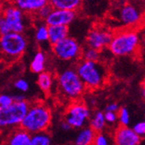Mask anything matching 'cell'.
Masks as SVG:
<instances>
[{"label":"cell","mask_w":145,"mask_h":145,"mask_svg":"<svg viewBox=\"0 0 145 145\" xmlns=\"http://www.w3.org/2000/svg\"><path fill=\"white\" fill-rule=\"evenodd\" d=\"M52 110L45 104L36 102L30 104L20 127L30 135L46 132L52 122Z\"/></svg>","instance_id":"1"},{"label":"cell","mask_w":145,"mask_h":145,"mask_svg":"<svg viewBox=\"0 0 145 145\" xmlns=\"http://www.w3.org/2000/svg\"><path fill=\"white\" fill-rule=\"evenodd\" d=\"M75 70L85 88L97 89L102 86L106 79L107 72L102 64L93 61L80 60Z\"/></svg>","instance_id":"2"},{"label":"cell","mask_w":145,"mask_h":145,"mask_svg":"<svg viewBox=\"0 0 145 145\" xmlns=\"http://www.w3.org/2000/svg\"><path fill=\"white\" fill-rule=\"evenodd\" d=\"M57 86L63 95L70 99L80 97L85 89L75 68H67L60 72L57 75Z\"/></svg>","instance_id":"3"},{"label":"cell","mask_w":145,"mask_h":145,"mask_svg":"<svg viewBox=\"0 0 145 145\" xmlns=\"http://www.w3.org/2000/svg\"><path fill=\"white\" fill-rule=\"evenodd\" d=\"M27 47V40L23 34L11 32L0 36V50L6 59H17Z\"/></svg>","instance_id":"4"},{"label":"cell","mask_w":145,"mask_h":145,"mask_svg":"<svg viewBox=\"0 0 145 145\" xmlns=\"http://www.w3.org/2000/svg\"><path fill=\"white\" fill-rule=\"evenodd\" d=\"M30 104L28 101L13 102L7 107H0V128L20 127L28 111Z\"/></svg>","instance_id":"5"},{"label":"cell","mask_w":145,"mask_h":145,"mask_svg":"<svg viewBox=\"0 0 145 145\" xmlns=\"http://www.w3.org/2000/svg\"><path fill=\"white\" fill-rule=\"evenodd\" d=\"M139 38L133 31H124L113 35L109 45L111 52L115 56H127L132 54L138 46Z\"/></svg>","instance_id":"6"},{"label":"cell","mask_w":145,"mask_h":145,"mask_svg":"<svg viewBox=\"0 0 145 145\" xmlns=\"http://www.w3.org/2000/svg\"><path fill=\"white\" fill-rule=\"evenodd\" d=\"M54 55L62 61H74L82 57V49L80 43L72 37H67L52 46Z\"/></svg>","instance_id":"7"},{"label":"cell","mask_w":145,"mask_h":145,"mask_svg":"<svg viewBox=\"0 0 145 145\" xmlns=\"http://www.w3.org/2000/svg\"><path fill=\"white\" fill-rule=\"evenodd\" d=\"M90 116L89 109L83 103L72 104L65 115V121H67L72 128H82Z\"/></svg>","instance_id":"8"},{"label":"cell","mask_w":145,"mask_h":145,"mask_svg":"<svg viewBox=\"0 0 145 145\" xmlns=\"http://www.w3.org/2000/svg\"><path fill=\"white\" fill-rule=\"evenodd\" d=\"M2 15L8 24L11 32L23 34L26 28L24 12L14 4H10L4 7Z\"/></svg>","instance_id":"9"},{"label":"cell","mask_w":145,"mask_h":145,"mask_svg":"<svg viewBox=\"0 0 145 145\" xmlns=\"http://www.w3.org/2000/svg\"><path fill=\"white\" fill-rule=\"evenodd\" d=\"M112 38L113 35L111 32L99 28H94L87 35V46L100 52V50L110 45Z\"/></svg>","instance_id":"10"},{"label":"cell","mask_w":145,"mask_h":145,"mask_svg":"<svg viewBox=\"0 0 145 145\" xmlns=\"http://www.w3.org/2000/svg\"><path fill=\"white\" fill-rule=\"evenodd\" d=\"M75 18H76V12L54 9L44 21L48 27L50 26L68 27L74 20Z\"/></svg>","instance_id":"11"},{"label":"cell","mask_w":145,"mask_h":145,"mask_svg":"<svg viewBox=\"0 0 145 145\" xmlns=\"http://www.w3.org/2000/svg\"><path fill=\"white\" fill-rule=\"evenodd\" d=\"M114 141L116 145H138L141 142V137L132 128L121 126L115 131Z\"/></svg>","instance_id":"12"},{"label":"cell","mask_w":145,"mask_h":145,"mask_svg":"<svg viewBox=\"0 0 145 145\" xmlns=\"http://www.w3.org/2000/svg\"><path fill=\"white\" fill-rule=\"evenodd\" d=\"M141 12L133 5H125L119 10V19L125 25H134L139 21Z\"/></svg>","instance_id":"13"},{"label":"cell","mask_w":145,"mask_h":145,"mask_svg":"<svg viewBox=\"0 0 145 145\" xmlns=\"http://www.w3.org/2000/svg\"><path fill=\"white\" fill-rule=\"evenodd\" d=\"M48 32L49 43L52 46L68 37L69 28L67 26H50L48 27Z\"/></svg>","instance_id":"14"},{"label":"cell","mask_w":145,"mask_h":145,"mask_svg":"<svg viewBox=\"0 0 145 145\" xmlns=\"http://www.w3.org/2000/svg\"><path fill=\"white\" fill-rule=\"evenodd\" d=\"M30 139L31 135L20 127L9 135L7 145H30Z\"/></svg>","instance_id":"15"},{"label":"cell","mask_w":145,"mask_h":145,"mask_svg":"<svg viewBox=\"0 0 145 145\" xmlns=\"http://www.w3.org/2000/svg\"><path fill=\"white\" fill-rule=\"evenodd\" d=\"M47 3L46 0H17L14 5L23 12L36 13Z\"/></svg>","instance_id":"16"},{"label":"cell","mask_w":145,"mask_h":145,"mask_svg":"<svg viewBox=\"0 0 145 145\" xmlns=\"http://www.w3.org/2000/svg\"><path fill=\"white\" fill-rule=\"evenodd\" d=\"M96 135L97 133L89 127H83L77 134L72 145H93Z\"/></svg>","instance_id":"17"},{"label":"cell","mask_w":145,"mask_h":145,"mask_svg":"<svg viewBox=\"0 0 145 145\" xmlns=\"http://www.w3.org/2000/svg\"><path fill=\"white\" fill-rule=\"evenodd\" d=\"M30 71L34 74H40L46 69V55L43 52H37L33 57L30 63Z\"/></svg>","instance_id":"18"},{"label":"cell","mask_w":145,"mask_h":145,"mask_svg":"<svg viewBox=\"0 0 145 145\" xmlns=\"http://www.w3.org/2000/svg\"><path fill=\"white\" fill-rule=\"evenodd\" d=\"M53 9L63 11H74L75 12L81 5L79 0H52L50 2Z\"/></svg>","instance_id":"19"},{"label":"cell","mask_w":145,"mask_h":145,"mask_svg":"<svg viewBox=\"0 0 145 145\" xmlns=\"http://www.w3.org/2000/svg\"><path fill=\"white\" fill-rule=\"evenodd\" d=\"M53 81H54L53 75L52 72L48 71H44V72H42V74H38L37 85L42 92L49 93L52 88Z\"/></svg>","instance_id":"20"},{"label":"cell","mask_w":145,"mask_h":145,"mask_svg":"<svg viewBox=\"0 0 145 145\" xmlns=\"http://www.w3.org/2000/svg\"><path fill=\"white\" fill-rule=\"evenodd\" d=\"M105 113L102 112H97L94 114L92 119L90 120L89 125L90 128H92L96 133H100L104 129L105 126Z\"/></svg>","instance_id":"21"},{"label":"cell","mask_w":145,"mask_h":145,"mask_svg":"<svg viewBox=\"0 0 145 145\" xmlns=\"http://www.w3.org/2000/svg\"><path fill=\"white\" fill-rule=\"evenodd\" d=\"M52 137L47 132L31 135L30 145H52Z\"/></svg>","instance_id":"22"},{"label":"cell","mask_w":145,"mask_h":145,"mask_svg":"<svg viewBox=\"0 0 145 145\" xmlns=\"http://www.w3.org/2000/svg\"><path fill=\"white\" fill-rule=\"evenodd\" d=\"M82 60H86V61L97 62L100 59V52L97 50L87 47L82 50Z\"/></svg>","instance_id":"23"},{"label":"cell","mask_w":145,"mask_h":145,"mask_svg":"<svg viewBox=\"0 0 145 145\" xmlns=\"http://www.w3.org/2000/svg\"><path fill=\"white\" fill-rule=\"evenodd\" d=\"M35 38L38 42H49V32H48V26L44 24L39 25L35 29Z\"/></svg>","instance_id":"24"},{"label":"cell","mask_w":145,"mask_h":145,"mask_svg":"<svg viewBox=\"0 0 145 145\" xmlns=\"http://www.w3.org/2000/svg\"><path fill=\"white\" fill-rule=\"evenodd\" d=\"M54 9H53V7H52V5H50V2H48L45 5H43L42 8L36 12L35 14L37 15L39 18H41V19H42V20H46L47 18H48V16L50 15V13H52V12L53 11Z\"/></svg>","instance_id":"25"},{"label":"cell","mask_w":145,"mask_h":145,"mask_svg":"<svg viewBox=\"0 0 145 145\" xmlns=\"http://www.w3.org/2000/svg\"><path fill=\"white\" fill-rule=\"evenodd\" d=\"M119 119L122 127H127V125L129 124L130 118H129V112L126 107H122L120 110Z\"/></svg>","instance_id":"26"},{"label":"cell","mask_w":145,"mask_h":145,"mask_svg":"<svg viewBox=\"0 0 145 145\" xmlns=\"http://www.w3.org/2000/svg\"><path fill=\"white\" fill-rule=\"evenodd\" d=\"M14 88L20 92H27L29 89V84L25 79H18L13 83Z\"/></svg>","instance_id":"27"},{"label":"cell","mask_w":145,"mask_h":145,"mask_svg":"<svg viewBox=\"0 0 145 145\" xmlns=\"http://www.w3.org/2000/svg\"><path fill=\"white\" fill-rule=\"evenodd\" d=\"M13 103L12 96L9 94H0V107H7Z\"/></svg>","instance_id":"28"},{"label":"cell","mask_w":145,"mask_h":145,"mask_svg":"<svg viewBox=\"0 0 145 145\" xmlns=\"http://www.w3.org/2000/svg\"><path fill=\"white\" fill-rule=\"evenodd\" d=\"M11 33L10 27L3 15H0V36Z\"/></svg>","instance_id":"29"},{"label":"cell","mask_w":145,"mask_h":145,"mask_svg":"<svg viewBox=\"0 0 145 145\" xmlns=\"http://www.w3.org/2000/svg\"><path fill=\"white\" fill-rule=\"evenodd\" d=\"M132 129L135 131V133L136 135H138L140 137L142 135H145V120L135 124Z\"/></svg>","instance_id":"30"},{"label":"cell","mask_w":145,"mask_h":145,"mask_svg":"<svg viewBox=\"0 0 145 145\" xmlns=\"http://www.w3.org/2000/svg\"><path fill=\"white\" fill-rule=\"evenodd\" d=\"M108 140L104 134L98 133L96 135L93 145H108Z\"/></svg>","instance_id":"31"},{"label":"cell","mask_w":145,"mask_h":145,"mask_svg":"<svg viewBox=\"0 0 145 145\" xmlns=\"http://www.w3.org/2000/svg\"><path fill=\"white\" fill-rule=\"evenodd\" d=\"M105 121L110 122V123H113L117 120V115H116L115 112H105Z\"/></svg>","instance_id":"32"},{"label":"cell","mask_w":145,"mask_h":145,"mask_svg":"<svg viewBox=\"0 0 145 145\" xmlns=\"http://www.w3.org/2000/svg\"><path fill=\"white\" fill-rule=\"evenodd\" d=\"M106 112H118L120 110V107H119V105H117L116 103H112V104H110L108 105L105 108Z\"/></svg>","instance_id":"33"},{"label":"cell","mask_w":145,"mask_h":145,"mask_svg":"<svg viewBox=\"0 0 145 145\" xmlns=\"http://www.w3.org/2000/svg\"><path fill=\"white\" fill-rule=\"evenodd\" d=\"M13 102H23V101H27V98L22 94H19V95L12 96Z\"/></svg>","instance_id":"34"},{"label":"cell","mask_w":145,"mask_h":145,"mask_svg":"<svg viewBox=\"0 0 145 145\" xmlns=\"http://www.w3.org/2000/svg\"><path fill=\"white\" fill-rule=\"evenodd\" d=\"M60 128L62 130H64V131H70V130L72 129V127L68 124V123L67 121L63 120L61 123H60Z\"/></svg>","instance_id":"35"},{"label":"cell","mask_w":145,"mask_h":145,"mask_svg":"<svg viewBox=\"0 0 145 145\" xmlns=\"http://www.w3.org/2000/svg\"><path fill=\"white\" fill-rule=\"evenodd\" d=\"M3 11H4V6H3V4L0 2V15H2Z\"/></svg>","instance_id":"36"},{"label":"cell","mask_w":145,"mask_h":145,"mask_svg":"<svg viewBox=\"0 0 145 145\" xmlns=\"http://www.w3.org/2000/svg\"><path fill=\"white\" fill-rule=\"evenodd\" d=\"M1 70H2V60L0 59V72H1Z\"/></svg>","instance_id":"37"}]
</instances>
